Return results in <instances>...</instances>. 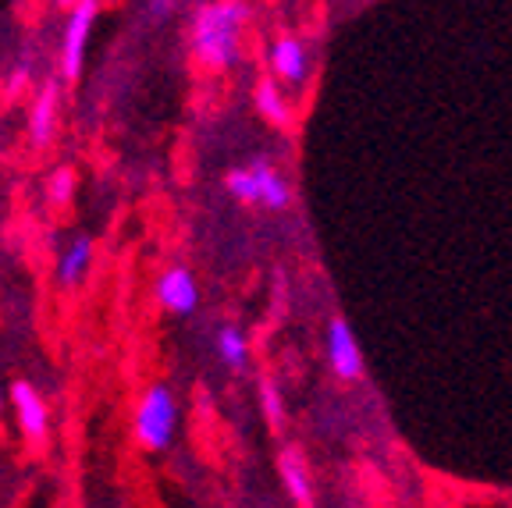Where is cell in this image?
Segmentation results:
<instances>
[{
  "label": "cell",
  "instance_id": "1",
  "mask_svg": "<svg viewBox=\"0 0 512 508\" xmlns=\"http://www.w3.org/2000/svg\"><path fill=\"white\" fill-rule=\"evenodd\" d=\"M246 8L242 4H207L192 25V50L207 68H228L239 57V29Z\"/></svg>",
  "mask_w": 512,
  "mask_h": 508
},
{
  "label": "cell",
  "instance_id": "2",
  "mask_svg": "<svg viewBox=\"0 0 512 508\" xmlns=\"http://www.w3.org/2000/svg\"><path fill=\"white\" fill-rule=\"evenodd\" d=\"M175 420H178V405L164 384H153L136 405V420H132V434L143 448L160 452V448L171 445L175 437Z\"/></svg>",
  "mask_w": 512,
  "mask_h": 508
},
{
  "label": "cell",
  "instance_id": "3",
  "mask_svg": "<svg viewBox=\"0 0 512 508\" xmlns=\"http://www.w3.org/2000/svg\"><path fill=\"white\" fill-rule=\"evenodd\" d=\"M93 18H96V4L86 0V4H75L72 18L64 25V47H61V72L64 79H75L82 72V57H86V40H89V29H93Z\"/></svg>",
  "mask_w": 512,
  "mask_h": 508
},
{
  "label": "cell",
  "instance_id": "4",
  "mask_svg": "<svg viewBox=\"0 0 512 508\" xmlns=\"http://www.w3.org/2000/svg\"><path fill=\"white\" fill-rule=\"evenodd\" d=\"M328 359L331 370H335L342 381H356L363 374V352L356 345V334L345 324L342 317H335L328 324Z\"/></svg>",
  "mask_w": 512,
  "mask_h": 508
},
{
  "label": "cell",
  "instance_id": "5",
  "mask_svg": "<svg viewBox=\"0 0 512 508\" xmlns=\"http://www.w3.org/2000/svg\"><path fill=\"white\" fill-rule=\"evenodd\" d=\"M157 302L168 313H178V317H182V313L196 310V302H200V285H196V278H192L185 267H168L157 278Z\"/></svg>",
  "mask_w": 512,
  "mask_h": 508
},
{
  "label": "cell",
  "instance_id": "6",
  "mask_svg": "<svg viewBox=\"0 0 512 508\" xmlns=\"http://www.w3.org/2000/svg\"><path fill=\"white\" fill-rule=\"evenodd\" d=\"M11 405H15V416H18V427H22L25 437H43L47 434V405L43 398L36 395V388L25 381L11 384Z\"/></svg>",
  "mask_w": 512,
  "mask_h": 508
},
{
  "label": "cell",
  "instance_id": "7",
  "mask_svg": "<svg viewBox=\"0 0 512 508\" xmlns=\"http://www.w3.org/2000/svg\"><path fill=\"white\" fill-rule=\"evenodd\" d=\"M278 469H281V480H285L288 494H292V501H296L299 508H313L310 466H306L303 452H296V448H288V452L278 459Z\"/></svg>",
  "mask_w": 512,
  "mask_h": 508
},
{
  "label": "cell",
  "instance_id": "8",
  "mask_svg": "<svg viewBox=\"0 0 512 508\" xmlns=\"http://www.w3.org/2000/svg\"><path fill=\"white\" fill-rule=\"evenodd\" d=\"M271 64L274 75L285 82H303L306 79V47L292 36H281L271 47Z\"/></svg>",
  "mask_w": 512,
  "mask_h": 508
},
{
  "label": "cell",
  "instance_id": "9",
  "mask_svg": "<svg viewBox=\"0 0 512 508\" xmlns=\"http://www.w3.org/2000/svg\"><path fill=\"white\" fill-rule=\"evenodd\" d=\"M54 125H57V86L47 82L36 96V104H32V114H29V135L32 143L43 146L54 135Z\"/></svg>",
  "mask_w": 512,
  "mask_h": 508
},
{
  "label": "cell",
  "instance_id": "10",
  "mask_svg": "<svg viewBox=\"0 0 512 508\" xmlns=\"http://www.w3.org/2000/svg\"><path fill=\"white\" fill-rule=\"evenodd\" d=\"M89 260H93V242L89 239H75L72 246L64 249L61 263H57V274H61L64 285H75V281L86 278Z\"/></svg>",
  "mask_w": 512,
  "mask_h": 508
},
{
  "label": "cell",
  "instance_id": "11",
  "mask_svg": "<svg viewBox=\"0 0 512 508\" xmlns=\"http://www.w3.org/2000/svg\"><path fill=\"white\" fill-rule=\"evenodd\" d=\"M256 185H260V203L271 210H281L288 207V182L274 171V167L267 164H256Z\"/></svg>",
  "mask_w": 512,
  "mask_h": 508
},
{
  "label": "cell",
  "instance_id": "12",
  "mask_svg": "<svg viewBox=\"0 0 512 508\" xmlns=\"http://www.w3.org/2000/svg\"><path fill=\"white\" fill-rule=\"evenodd\" d=\"M256 107H260V114L264 118H271L274 125H285L288 121V107H285V100H281V93H278V82H260V89H256Z\"/></svg>",
  "mask_w": 512,
  "mask_h": 508
},
{
  "label": "cell",
  "instance_id": "13",
  "mask_svg": "<svg viewBox=\"0 0 512 508\" xmlns=\"http://www.w3.org/2000/svg\"><path fill=\"white\" fill-rule=\"evenodd\" d=\"M217 352H221L224 363L235 366V370H242V366H246V356H249L246 338H242L235 327H221V334H217Z\"/></svg>",
  "mask_w": 512,
  "mask_h": 508
},
{
  "label": "cell",
  "instance_id": "14",
  "mask_svg": "<svg viewBox=\"0 0 512 508\" xmlns=\"http://www.w3.org/2000/svg\"><path fill=\"white\" fill-rule=\"evenodd\" d=\"M224 185H228V192H232L235 199H242V203H260V185H256L253 167H239V171H232Z\"/></svg>",
  "mask_w": 512,
  "mask_h": 508
},
{
  "label": "cell",
  "instance_id": "15",
  "mask_svg": "<svg viewBox=\"0 0 512 508\" xmlns=\"http://www.w3.org/2000/svg\"><path fill=\"white\" fill-rule=\"evenodd\" d=\"M72 185H75V178H72V171L68 167H61V171H54V178H50V185H47V196L54 199V203H64V199L72 196Z\"/></svg>",
  "mask_w": 512,
  "mask_h": 508
},
{
  "label": "cell",
  "instance_id": "16",
  "mask_svg": "<svg viewBox=\"0 0 512 508\" xmlns=\"http://www.w3.org/2000/svg\"><path fill=\"white\" fill-rule=\"evenodd\" d=\"M260 398H264V413L271 423H281V416H285V405H281V391L274 388L271 381H264V388H260Z\"/></svg>",
  "mask_w": 512,
  "mask_h": 508
},
{
  "label": "cell",
  "instance_id": "17",
  "mask_svg": "<svg viewBox=\"0 0 512 508\" xmlns=\"http://www.w3.org/2000/svg\"><path fill=\"white\" fill-rule=\"evenodd\" d=\"M0 405H4V388H0Z\"/></svg>",
  "mask_w": 512,
  "mask_h": 508
}]
</instances>
